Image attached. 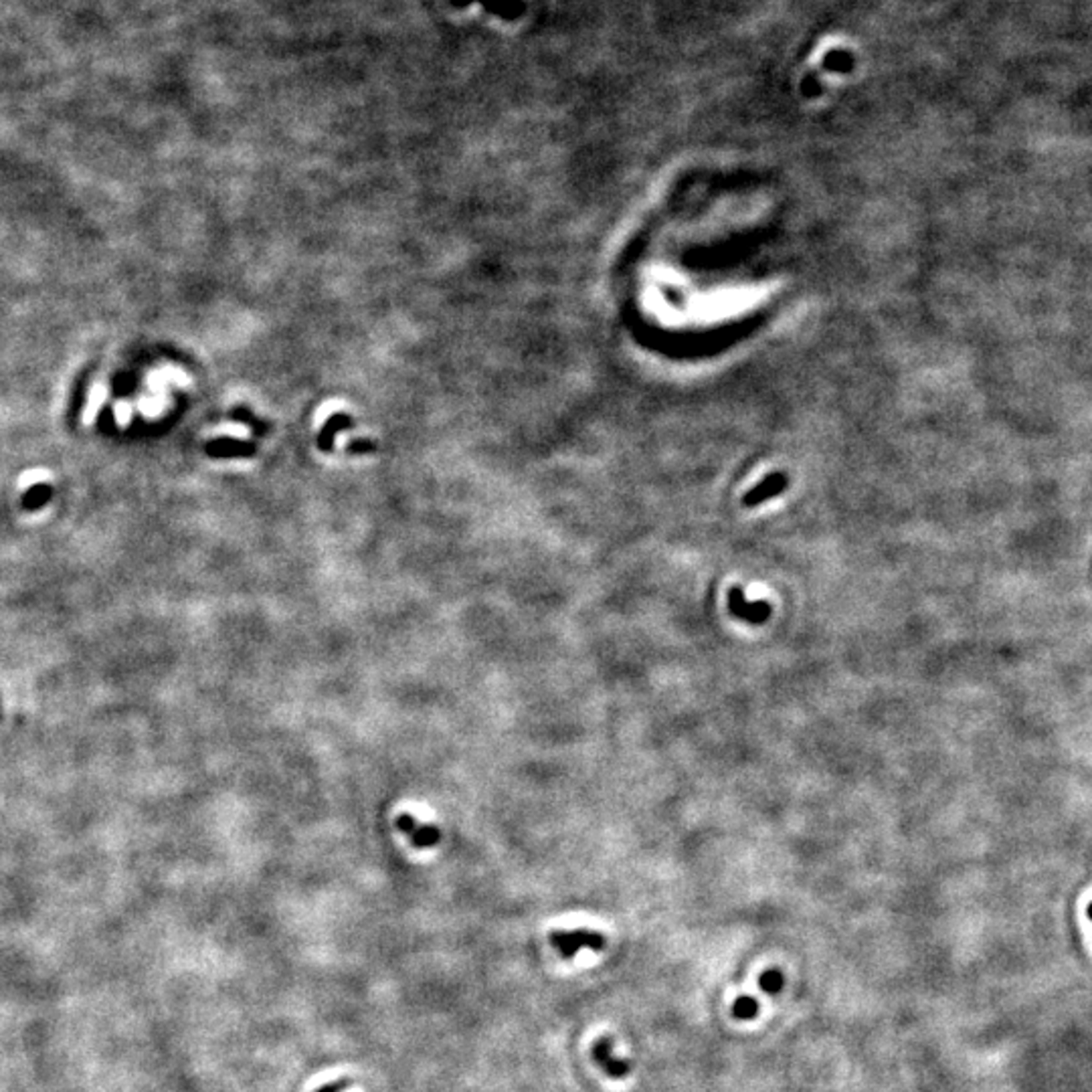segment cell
I'll return each mask as SVG.
<instances>
[{"instance_id": "9", "label": "cell", "mask_w": 1092, "mask_h": 1092, "mask_svg": "<svg viewBox=\"0 0 1092 1092\" xmlns=\"http://www.w3.org/2000/svg\"><path fill=\"white\" fill-rule=\"evenodd\" d=\"M1088 918H1090V921H1092V903L1088 905Z\"/></svg>"}, {"instance_id": "7", "label": "cell", "mask_w": 1092, "mask_h": 1092, "mask_svg": "<svg viewBox=\"0 0 1092 1092\" xmlns=\"http://www.w3.org/2000/svg\"><path fill=\"white\" fill-rule=\"evenodd\" d=\"M783 986H785V977H783V973L779 969H767L764 973H761L759 987L764 991V994L777 996L783 989Z\"/></svg>"}, {"instance_id": "1", "label": "cell", "mask_w": 1092, "mask_h": 1092, "mask_svg": "<svg viewBox=\"0 0 1092 1092\" xmlns=\"http://www.w3.org/2000/svg\"><path fill=\"white\" fill-rule=\"evenodd\" d=\"M764 217L759 182L713 177L670 187L619 261V309L635 339L662 354L700 357L757 326L781 281Z\"/></svg>"}, {"instance_id": "2", "label": "cell", "mask_w": 1092, "mask_h": 1092, "mask_svg": "<svg viewBox=\"0 0 1092 1092\" xmlns=\"http://www.w3.org/2000/svg\"><path fill=\"white\" fill-rule=\"evenodd\" d=\"M551 945L557 949L564 959H572L581 949L603 951L607 946V939L593 928H575V931H552L549 936Z\"/></svg>"}, {"instance_id": "3", "label": "cell", "mask_w": 1092, "mask_h": 1092, "mask_svg": "<svg viewBox=\"0 0 1092 1092\" xmlns=\"http://www.w3.org/2000/svg\"><path fill=\"white\" fill-rule=\"evenodd\" d=\"M726 601H728V609H731V613L751 625L767 623L773 613L771 603H767V601H749L744 597V591L741 587H733L731 591H728Z\"/></svg>"}, {"instance_id": "6", "label": "cell", "mask_w": 1092, "mask_h": 1092, "mask_svg": "<svg viewBox=\"0 0 1092 1092\" xmlns=\"http://www.w3.org/2000/svg\"><path fill=\"white\" fill-rule=\"evenodd\" d=\"M785 488H787V478L783 476V473H779V476H771L767 481H763V484L757 490H753L751 494L744 498V504L746 506H757V504L764 502V500H769L773 496L781 494V491L785 490Z\"/></svg>"}, {"instance_id": "4", "label": "cell", "mask_w": 1092, "mask_h": 1092, "mask_svg": "<svg viewBox=\"0 0 1092 1092\" xmlns=\"http://www.w3.org/2000/svg\"><path fill=\"white\" fill-rule=\"evenodd\" d=\"M397 827L400 832H403L415 848H433L441 842V830L435 825L430 824H419L417 819L411 814H399L397 815Z\"/></svg>"}, {"instance_id": "8", "label": "cell", "mask_w": 1092, "mask_h": 1092, "mask_svg": "<svg viewBox=\"0 0 1092 1092\" xmlns=\"http://www.w3.org/2000/svg\"><path fill=\"white\" fill-rule=\"evenodd\" d=\"M759 1014V1001L749 996H743L734 1001L733 1006V1016L736 1019H753L757 1017Z\"/></svg>"}, {"instance_id": "5", "label": "cell", "mask_w": 1092, "mask_h": 1092, "mask_svg": "<svg viewBox=\"0 0 1092 1092\" xmlns=\"http://www.w3.org/2000/svg\"><path fill=\"white\" fill-rule=\"evenodd\" d=\"M593 1056H595V1060H597L599 1067L605 1070V1074H607L609 1078L622 1080L632 1070V1064L630 1062L623 1060V1058H617V1056L613 1054V1046H612V1040H609V1037H599V1040L593 1046Z\"/></svg>"}]
</instances>
